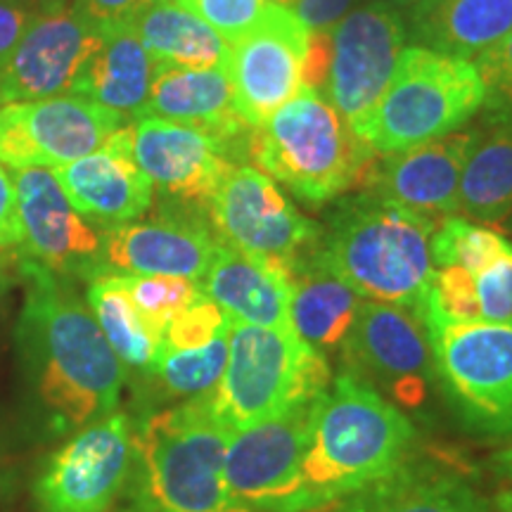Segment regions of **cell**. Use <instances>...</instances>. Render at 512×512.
I'll return each mask as SVG.
<instances>
[{
  "instance_id": "30bf717a",
  "label": "cell",
  "mask_w": 512,
  "mask_h": 512,
  "mask_svg": "<svg viewBox=\"0 0 512 512\" xmlns=\"http://www.w3.org/2000/svg\"><path fill=\"white\" fill-rule=\"evenodd\" d=\"M207 216L219 240L287 268L306 259L323 238V228L252 164L230 166L211 197Z\"/></svg>"
},
{
  "instance_id": "44dd1931",
  "label": "cell",
  "mask_w": 512,
  "mask_h": 512,
  "mask_svg": "<svg viewBox=\"0 0 512 512\" xmlns=\"http://www.w3.org/2000/svg\"><path fill=\"white\" fill-rule=\"evenodd\" d=\"M64 195L102 230L138 221L152 207V188L133 155V128L121 126L91 155L53 169Z\"/></svg>"
},
{
  "instance_id": "836d02e7",
  "label": "cell",
  "mask_w": 512,
  "mask_h": 512,
  "mask_svg": "<svg viewBox=\"0 0 512 512\" xmlns=\"http://www.w3.org/2000/svg\"><path fill=\"white\" fill-rule=\"evenodd\" d=\"M425 306L453 323H482L475 275L463 266H441L434 271Z\"/></svg>"
},
{
  "instance_id": "2e32d148",
  "label": "cell",
  "mask_w": 512,
  "mask_h": 512,
  "mask_svg": "<svg viewBox=\"0 0 512 512\" xmlns=\"http://www.w3.org/2000/svg\"><path fill=\"white\" fill-rule=\"evenodd\" d=\"M100 41L102 29L74 5L36 15L0 69L3 105L69 95Z\"/></svg>"
},
{
  "instance_id": "9a60e30c",
  "label": "cell",
  "mask_w": 512,
  "mask_h": 512,
  "mask_svg": "<svg viewBox=\"0 0 512 512\" xmlns=\"http://www.w3.org/2000/svg\"><path fill=\"white\" fill-rule=\"evenodd\" d=\"M309 29L285 5L271 3L259 24L230 43L226 72L235 112L252 128L264 126L302 88Z\"/></svg>"
},
{
  "instance_id": "6da1fadb",
  "label": "cell",
  "mask_w": 512,
  "mask_h": 512,
  "mask_svg": "<svg viewBox=\"0 0 512 512\" xmlns=\"http://www.w3.org/2000/svg\"><path fill=\"white\" fill-rule=\"evenodd\" d=\"M24 302L15 328L19 396L41 439L72 437L119 411L126 366L74 280L19 254Z\"/></svg>"
},
{
  "instance_id": "4fadbf2b",
  "label": "cell",
  "mask_w": 512,
  "mask_h": 512,
  "mask_svg": "<svg viewBox=\"0 0 512 512\" xmlns=\"http://www.w3.org/2000/svg\"><path fill=\"white\" fill-rule=\"evenodd\" d=\"M328 34L332 55L325 91L354 128L387 91L406 46V27L392 5L375 3L349 12Z\"/></svg>"
},
{
  "instance_id": "d590c367",
  "label": "cell",
  "mask_w": 512,
  "mask_h": 512,
  "mask_svg": "<svg viewBox=\"0 0 512 512\" xmlns=\"http://www.w3.org/2000/svg\"><path fill=\"white\" fill-rule=\"evenodd\" d=\"M174 3L207 22L228 43H235L247 31H252L268 8V0H174Z\"/></svg>"
},
{
  "instance_id": "bcb514c9",
  "label": "cell",
  "mask_w": 512,
  "mask_h": 512,
  "mask_svg": "<svg viewBox=\"0 0 512 512\" xmlns=\"http://www.w3.org/2000/svg\"><path fill=\"white\" fill-rule=\"evenodd\" d=\"M394 3L401 5V8H413V10H418V8H422V5L432 3V0H394Z\"/></svg>"
},
{
  "instance_id": "e575fe53",
  "label": "cell",
  "mask_w": 512,
  "mask_h": 512,
  "mask_svg": "<svg viewBox=\"0 0 512 512\" xmlns=\"http://www.w3.org/2000/svg\"><path fill=\"white\" fill-rule=\"evenodd\" d=\"M230 328V318L216 306L211 299L200 297L192 302L188 309L178 313L171 320L169 328L164 330L162 347L169 349H200L211 339L219 337L221 332Z\"/></svg>"
},
{
  "instance_id": "d4e9b609",
  "label": "cell",
  "mask_w": 512,
  "mask_h": 512,
  "mask_svg": "<svg viewBox=\"0 0 512 512\" xmlns=\"http://www.w3.org/2000/svg\"><path fill=\"white\" fill-rule=\"evenodd\" d=\"M337 512H489V505L463 475L411 456L342 501Z\"/></svg>"
},
{
  "instance_id": "f35d334b",
  "label": "cell",
  "mask_w": 512,
  "mask_h": 512,
  "mask_svg": "<svg viewBox=\"0 0 512 512\" xmlns=\"http://www.w3.org/2000/svg\"><path fill=\"white\" fill-rule=\"evenodd\" d=\"M152 0H74V8L83 12L100 29L126 24Z\"/></svg>"
},
{
  "instance_id": "7c38bea8",
  "label": "cell",
  "mask_w": 512,
  "mask_h": 512,
  "mask_svg": "<svg viewBox=\"0 0 512 512\" xmlns=\"http://www.w3.org/2000/svg\"><path fill=\"white\" fill-rule=\"evenodd\" d=\"M124 117L79 95L0 105V164L57 169L91 155L124 126Z\"/></svg>"
},
{
  "instance_id": "f546056e",
  "label": "cell",
  "mask_w": 512,
  "mask_h": 512,
  "mask_svg": "<svg viewBox=\"0 0 512 512\" xmlns=\"http://www.w3.org/2000/svg\"><path fill=\"white\" fill-rule=\"evenodd\" d=\"M86 304L126 370L147 373L162 349L164 335L138 311L121 275L105 273L91 280Z\"/></svg>"
},
{
  "instance_id": "ac0fdd59",
  "label": "cell",
  "mask_w": 512,
  "mask_h": 512,
  "mask_svg": "<svg viewBox=\"0 0 512 512\" xmlns=\"http://www.w3.org/2000/svg\"><path fill=\"white\" fill-rule=\"evenodd\" d=\"M216 245L207 214L166 207L157 219L102 230V275H176L200 283Z\"/></svg>"
},
{
  "instance_id": "1f68e13d",
  "label": "cell",
  "mask_w": 512,
  "mask_h": 512,
  "mask_svg": "<svg viewBox=\"0 0 512 512\" xmlns=\"http://www.w3.org/2000/svg\"><path fill=\"white\" fill-rule=\"evenodd\" d=\"M508 252H512V242L508 238H503L494 228L465 219V216H444L432 235L434 266H463L472 275Z\"/></svg>"
},
{
  "instance_id": "74e56055",
  "label": "cell",
  "mask_w": 512,
  "mask_h": 512,
  "mask_svg": "<svg viewBox=\"0 0 512 512\" xmlns=\"http://www.w3.org/2000/svg\"><path fill=\"white\" fill-rule=\"evenodd\" d=\"M475 67L486 86V102L512 110V31L498 46L479 55Z\"/></svg>"
},
{
  "instance_id": "ab89813d",
  "label": "cell",
  "mask_w": 512,
  "mask_h": 512,
  "mask_svg": "<svg viewBox=\"0 0 512 512\" xmlns=\"http://www.w3.org/2000/svg\"><path fill=\"white\" fill-rule=\"evenodd\" d=\"M332 43L328 31H309V43H306L304 67H302V86L304 88H325V79L330 72Z\"/></svg>"
},
{
  "instance_id": "3957f363",
  "label": "cell",
  "mask_w": 512,
  "mask_h": 512,
  "mask_svg": "<svg viewBox=\"0 0 512 512\" xmlns=\"http://www.w3.org/2000/svg\"><path fill=\"white\" fill-rule=\"evenodd\" d=\"M439 221L361 192L330 214L313 259L358 297L406 306L422 318L434 268Z\"/></svg>"
},
{
  "instance_id": "8d00e7d4",
  "label": "cell",
  "mask_w": 512,
  "mask_h": 512,
  "mask_svg": "<svg viewBox=\"0 0 512 512\" xmlns=\"http://www.w3.org/2000/svg\"><path fill=\"white\" fill-rule=\"evenodd\" d=\"M482 323H512V252L475 273Z\"/></svg>"
},
{
  "instance_id": "9c48e42d",
  "label": "cell",
  "mask_w": 512,
  "mask_h": 512,
  "mask_svg": "<svg viewBox=\"0 0 512 512\" xmlns=\"http://www.w3.org/2000/svg\"><path fill=\"white\" fill-rule=\"evenodd\" d=\"M133 465V420L114 411L72 434L38 465L34 512H110Z\"/></svg>"
},
{
  "instance_id": "7a4b0ae2",
  "label": "cell",
  "mask_w": 512,
  "mask_h": 512,
  "mask_svg": "<svg viewBox=\"0 0 512 512\" xmlns=\"http://www.w3.org/2000/svg\"><path fill=\"white\" fill-rule=\"evenodd\" d=\"M415 441L401 408L342 368L318 399L302 463L266 512H320L347 501L406 463Z\"/></svg>"
},
{
  "instance_id": "d6986e66",
  "label": "cell",
  "mask_w": 512,
  "mask_h": 512,
  "mask_svg": "<svg viewBox=\"0 0 512 512\" xmlns=\"http://www.w3.org/2000/svg\"><path fill=\"white\" fill-rule=\"evenodd\" d=\"M318 399L261 425L228 434L223 482L228 498L238 508L266 512L273 498L290 484L309 446Z\"/></svg>"
},
{
  "instance_id": "5b68a950",
  "label": "cell",
  "mask_w": 512,
  "mask_h": 512,
  "mask_svg": "<svg viewBox=\"0 0 512 512\" xmlns=\"http://www.w3.org/2000/svg\"><path fill=\"white\" fill-rule=\"evenodd\" d=\"M377 152L316 88H299L264 126L254 128L249 159L299 200L323 204L358 188Z\"/></svg>"
},
{
  "instance_id": "5bb4252c",
  "label": "cell",
  "mask_w": 512,
  "mask_h": 512,
  "mask_svg": "<svg viewBox=\"0 0 512 512\" xmlns=\"http://www.w3.org/2000/svg\"><path fill=\"white\" fill-rule=\"evenodd\" d=\"M22 230L19 254L62 278L91 280L102 275V228L72 207L50 169H10Z\"/></svg>"
},
{
  "instance_id": "277c9868",
  "label": "cell",
  "mask_w": 512,
  "mask_h": 512,
  "mask_svg": "<svg viewBox=\"0 0 512 512\" xmlns=\"http://www.w3.org/2000/svg\"><path fill=\"white\" fill-rule=\"evenodd\" d=\"M228 432L209 396L133 422V465L117 512H249L223 482Z\"/></svg>"
},
{
  "instance_id": "cb8c5ba5",
  "label": "cell",
  "mask_w": 512,
  "mask_h": 512,
  "mask_svg": "<svg viewBox=\"0 0 512 512\" xmlns=\"http://www.w3.org/2000/svg\"><path fill=\"white\" fill-rule=\"evenodd\" d=\"M157 62L138 41L131 24L102 29V41L81 69L72 93L93 100L124 119H140L150 100Z\"/></svg>"
},
{
  "instance_id": "83f0119b",
  "label": "cell",
  "mask_w": 512,
  "mask_h": 512,
  "mask_svg": "<svg viewBox=\"0 0 512 512\" xmlns=\"http://www.w3.org/2000/svg\"><path fill=\"white\" fill-rule=\"evenodd\" d=\"M128 24L157 64L185 69L226 67L230 43L174 0H152Z\"/></svg>"
},
{
  "instance_id": "f1b7e54d",
  "label": "cell",
  "mask_w": 512,
  "mask_h": 512,
  "mask_svg": "<svg viewBox=\"0 0 512 512\" xmlns=\"http://www.w3.org/2000/svg\"><path fill=\"white\" fill-rule=\"evenodd\" d=\"M458 211L484 226L512 230V133H494L467 155L458 185Z\"/></svg>"
},
{
  "instance_id": "484cf974",
  "label": "cell",
  "mask_w": 512,
  "mask_h": 512,
  "mask_svg": "<svg viewBox=\"0 0 512 512\" xmlns=\"http://www.w3.org/2000/svg\"><path fill=\"white\" fill-rule=\"evenodd\" d=\"M363 299L313 259L290 268V328L320 354L342 349Z\"/></svg>"
},
{
  "instance_id": "8fae6325",
  "label": "cell",
  "mask_w": 512,
  "mask_h": 512,
  "mask_svg": "<svg viewBox=\"0 0 512 512\" xmlns=\"http://www.w3.org/2000/svg\"><path fill=\"white\" fill-rule=\"evenodd\" d=\"M342 358L344 368L396 408L415 411L427 401L434 382L430 339L422 318L406 306L361 302Z\"/></svg>"
},
{
  "instance_id": "d6a6232c",
  "label": "cell",
  "mask_w": 512,
  "mask_h": 512,
  "mask_svg": "<svg viewBox=\"0 0 512 512\" xmlns=\"http://www.w3.org/2000/svg\"><path fill=\"white\" fill-rule=\"evenodd\" d=\"M124 280L128 294L138 311L150 320L152 328L164 335L169 323L178 313L200 297L202 290L195 280L176 278V275H131L119 273Z\"/></svg>"
},
{
  "instance_id": "8992f818",
  "label": "cell",
  "mask_w": 512,
  "mask_h": 512,
  "mask_svg": "<svg viewBox=\"0 0 512 512\" xmlns=\"http://www.w3.org/2000/svg\"><path fill=\"white\" fill-rule=\"evenodd\" d=\"M330 384L328 358L292 330L230 318L226 370L209 403L223 430L233 434L318 399Z\"/></svg>"
},
{
  "instance_id": "b9f144b4",
  "label": "cell",
  "mask_w": 512,
  "mask_h": 512,
  "mask_svg": "<svg viewBox=\"0 0 512 512\" xmlns=\"http://www.w3.org/2000/svg\"><path fill=\"white\" fill-rule=\"evenodd\" d=\"M19 242H22V230L17 219L15 183H12L10 171L0 164V252L19 249Z\"/></svg>"
},
{
  "instance_id": "ba28073f",
  "label": "cell",
  "mask_w": 512,
  "mask_h": 512,
  "mask_svg": "<svg viewBox=\"0 0 512 512\" xmlns=\"http://www.w3.org/2000/svg\"><path fill=\"white\" fill-rule=\"evenodd\" d=\"M434 382L465 432L512 441V323H453L422 309Z\"/></svg>"
},
{
  "instance_id": "7402d4cb",
  "label": "cell",
  "mask_w": 512,
  "mask_h": 512,
  "mask_svg": "<svg viewBox=\"0 0 512 512\" xmlns=\"http://www.w3.org/2000/svg\"><path fill=\"white\" fill-rule=\"evenodd\" d=\"M143 117H162L202 128L219 140L233 164L249 159L254 128L235 112L233 83L226 67L185 69L157 64Z\"/></svg>"
},
{
  "instance_id": "4316f807",
  "label": "cell",
  "mask_w": 512,
  "mask_h": 512,
  "mask_svg": "<svg viewBox=\"0 0 512 512\" xmlns=\"http://www.w3.org/2000/svg\"><path fill=\"white\" fill-rule=\"evenodd\" d=\"M512 31V0H432L413 10V34L425 48L472 60Z\"/></svg>"
},
{
  "instance_id": "ee69618b",
  "label": "cell",
  "mask_w": 512,
  "mask_h": 512,
  "mask_svg": "<svg viewBox=\"0 0 512 512\" xmlns=\"http://www.w3.org/2000/svg\"><path fill=\"white\" fill-rule=\"evenodd\" d=\"M489 472L494 479V503L498 512H512V446L491 456Z\"/></svg>"
},
{
  "instance_id": "52a82bcc",
  "label": "cell",
  "mask_w": 512,
  "mask_h": 512,
  "mask_svg": "<svg viewBox=\"0 0 512 512\" xmlns=\"http://www.w3.org/2000/svg\"><path fill=\"white\" fill-rule=\"evenodd\" d=\"M484 105L475 62L413 46L403 48L387 91L354 131L377 155H396L453 133Z\"/></svg>"
},
{
  "instance_id": "e0dca14e",
  "label": "cell",
  "mask_w": 512,
  "mask_h": 512,
  "mask_svg": "<svg viewBox=\"0 0 512 512\" xmlns=\"http://www.w3.org/2000/svg\"><path fill=\"white\" fill-rule=\"evenodd\" d=\"M131 128L133 155L152 188L171 207L207 214L216 188L235 166L219 140L162 117H140Z\"/></svg>"
},
{
  "instance_id": "ffe728a7",
  "label": "cell",
  "mask_w": 512,
  "mask_h": 512,
  "mask_svg": "<svg viewBox=\"0 0 512 512\" xmlns=\"http://www.w3.org/2000/svg\"><path fill=\"white\" fill-rule=\"evenodd\" d=\"M475 143L477 133L453 131L396 155H377L358 188L441 221L458 211L460 174Z\"/></svg>"
},
{
  "instance_id": "7bdbcfd3",
  "label": "cell",
  "mask_w": 512,
  "mask_h": 512,
  "mask_svg": "<svg viewBox=\"0 0 512 512\" xmlns=\"http://www.w3.org/2000/svg\"><path fill=\"white\" fill-rule=\"evenodd\" d=\"M34 17L36 15H31L29 10L12 5L8 0H0V69L8 64L10 55L15 53L17 43L22 41L24 31L29 29Z\"/></svg>"
},
{
  "instance_id": "4dcf8cb0",
  "label": "cell",
  "mask_w": 512,
  "mask_h": 512,
  "mask_svg": "<svg viewBox=\"0 0 512 512\" xmlns=\"http://www.w3.org/2000/svg\"><path fill=\"white\" fill-rule=\"evenodd\" d=\"M228 330L200 349L162 347L145 375L155 382L159 392L171 399L192 401L211 396L226 370Z\"/></svg>"
},
{
  "instance_id": "603a6c76",
  "label": "cell",
  "mask_w": 512,
  "mask_h": 512,
  "mask_svg": "<svg viewBox=\"0 0 512 512\" xmlns=\"http://www.w3.org/2000/svg\"><path fill=\"white\" fill-rule=\"evenodd\" d=\"M200 290L228 318L261 328H290V268L219 240Z\"/></svg>"
},
{
  "instance_id": "f6af8a7d",
  "label": "cell",
  "mask_w": 512,
  "mask_h": 512,
  "mask_svg": "<svg viewBox=\"0 0 512 512\" xmlns=\"http://www.w3.org/2000/svg\"><path fill=\"white\" fill-rule=\"evenodd\" d=\"M8 3L29 10L31 15H43V12H55V10L69 8L74 0H8Z\"/></svg>"
},
{
  "instance_id": "60d3db41",
  "label": "cell",
  "mask_w": 512,
  "mask_h": 512,
  "mask_svg": "<svg viewBox=\"0 0 512 512\" xmlns=\"http://www.w3.org/2000/svg\"><path fill=\"white\" fill-rule=\"evenodd\" d=\"M351 0H297L292 12L309 31H328L347 15Z\"/></svg>"
},
{
  "instance_id": "7dc6e473",
  "label": "cell",
  "mask_w": 512,
  "mask_h": 512,
  "mask_svg": "<svg viewBox=\"0 0 512 512\" xmlns=\"http://www.w3.org/2000/svg\"><path fill=\"white\" fill-rule=\"evenodd\" d=\"M275 3H278V5H285V8H292V5L297 3V0H275Z\"/></svg>"
},
{
  "instance_id": "c3c4849f",
  "label": "cell",
  "mask_w": 512,
  "mask_h": 512,
  "mask_svg": "<svg viewBox=\"0 0 512 512\" xmlns=\"http://www.w3.org/2000/svg\"><path fill=\"white\" fill-rule=\"evenodd\" d=\"M0 105H3V100H0Z\"/></svg>"
}]
</instances>
